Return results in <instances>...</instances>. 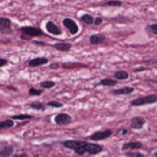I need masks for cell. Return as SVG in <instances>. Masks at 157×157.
<instances>
[{"instance_id":"484cf974","label":"cell","mask_w":157,"mask_h":157,"mask_svg":"<svg viewBox=\"0 0 157 157\" xmlns=\"http://www.w3.org/2000/svg\"><path fill=\"white\" fill-rule=\"evenodd\" d=\"M44 92L43 90L36 89L34 87H31L28 90V94L30 96H39Z\"/></svg>"},{"instance_id":"30bf717a","label":"cell","mask_w":157,"mask_h":157,"mask_svg":"<svg viewBox=\"0 0 157 157\" xmlns=\"http://www.w3.org/2000/svg\"><path fill=\"white\" fill-rule=\"evenodd\" d=\"M135 90V88L132 86H124L123 88L112 89L109 93L113 96H120V95H128L132 93Z\"/></svg>"},{"instance_id":"ba28073f","label":"cell","mask_w":157,"mask_h":157,"mask_svg":"<svg viewBox=\"0 0 157 157\" xmlns=\"http://www.w3.org/2000/svg\"><path fill=\"white\" fill-rule=\"evenodd\" d=\"M63 25L72 35L76 34L79 31V27L76 22L71 18H64L63 20Z\"/></svg>"},{"instance_id":"8992f818","label":"cell","mask_w":157,"mask_h":157,"mask_svg":"<svg viewBox=\"0 0 157 157\" xmlns=\"http://www.w3.org/2000/svg\"><path fill=\"white\" fill-rule=\"evenodd\" d=\"M83 148L86 153L93 155L100 153L103 150V148L99 144L96 143H90L88 142H86Z\"/></svg>"},{"instance_id":"277c9868","label":"cell","mask_w":157,"mask_h":157,"mask_svg":"<svg viewBox=\"0 0 157 157\" xmlns=\"http://www.w3.org/2000/svg\"><path fill=\"white\" fill-rule=\"evenodd\" d=\"M72 121V117L67 113H59L54 117L55 123L59 126L69 125Z\"/></svg>"},{"instance_id":"2e32d148","label":"cell","mask_w":157,"mask_h":157,"mask_svg":"<svg viewBox=\"0 0 157 157\" xmlns=\"http://www.w3.org/2000/svg\"><path fill=\"white\" fill-rule=\"evenodd\" d=\"M53 47L61 52H67L71 50L72 45L69 42H56L53 45Z\"/></svg>"},{"instance_id":"836d02e7","label":"cell","mask_w":157,"mask_h":157,"mask_svg":"<svg viewBox=\"0 0 157 157\" xmlns=\"http://www.w3.org/2000/svg\"><path fill=\"white\" fill-rule=\"evenodd\" d=\"M8 63V60L5 58H0V67L6 66Z\"/></svg>"},{"instance_id":"d6a6232c","label":"cell","mask_w":157,"mask_h":157,"mask_svg":"<svg viewBox=\"0 0 157 157\" xmlns=\"http://www.w3.org/2000/svg\"><path fill=\"white\" fill-rule=\"evenodd\" d=\"M59 67V64L58 63H52L49 65V68L51 69H56Z\"/></svg>"},{"instance_id":"9c48e42d","label":"cell","mask_w":157,"mask_h":157,"mask_svg":"<svg viewBox=\"0 0 157 157\" xmlns=\"http://www.w3.org/2000/svg\"><path fill=\"white\" fill-rule=\"evenodd\" d=\"M146 123L144 118L139 116H134L131 119L130 128L133 129L139 130L142 129Z\"/></svg>"},{"instance_id":"ffe728a7","label":"cell","mask_w":157,"mask_h":157,"mask_svg":"<svg viewBox=\"0 0 157 157\" xmlns=\"http://www.w3.org/2000/svg\"><path fill=\"white\" fill-rule=\"evenodd\" d=\"M118 83V81L115 79H112L110 78H105L101 79L99 82V85L104 86H109V87H112L115 85H117Z\"/></svg>"},{"instance_id":"52a82bcc","label":"cell","mask_w":157,"mask_h":157,"mask_svg":"<svg viewBox=\"0 0 157 157\" xmlns=\"http://www.w3.org/2000/svg\"><path fill=\"white\" fill-rule=\"evenodd\" d=\"M11 20L7 17H0V33L2 34H10L12 33Z\"/></svg>"},{"instance_id":"6da1fadb","label":"cell","mask_w":157,"mask_h":157,"mask_svg":"<svg viewBox=\"0 0 157 157\" xmlns=\"http://www.w3.org/2000/svg\"><path fill=\"white\" fill-rule=\"evenodd\" d=\"M18 29L21 31L20 37L23 40H28L33 37L42 36L45 34L40 28L32 26H23Z\"/></svg>"},{"instance_id":"cb8c5ba5","label":"cell","mask_w":157,"mask_h":157,"mask_svg":"<svg viewBox=\"0 0 157 157\" xmlns=\"http://www.w3.org/2000/svg\"><path fill=\"white\" fill-rule=\"evenodd\" d=\"M11 118L12 120H25L32 119L34 118V116L29 114H18L13 115Z\"/></svg>"},{"instance_id":"8fae6325","label":"cell","mask_w":157,"mask_h":157,"mask_svg":"<svg viewBox=\"0 0 157 157\" xmlns=\"http://www.w3.org/2000/svg\"><path fill=\"white\" fill-rule=\"evenodd\" d=\"M48 63V59L46 57H36L30 59L28 62V66L30 67H36L47 64Z\"/></svg>"},{"instance_id":"f1b7e54d","label":"cell","mask_w":157,"mask_h":157,"mask_svg":"<svg viewBox=\"0 0 157 157\" xmlns=\"http://www.w3.org/2000/svg\"><path fill=\"white\" fill-rule=\"evenodd\" d=\"M128 133V130L123 127H121L116 131V134L119 136H124Z\"/></svg>"},{"instance_id":"5bb4252c","label":"cell","mask_w":157,"mask_h":157,"mask_svg":"<svg viewBox=\"0 0 157 157\" xmlns=\"http://www.w3.org/2000/svg\"><path fill=\"white\" fill-rule=\"evenodd\" d=\"M14 152V147L12 145H3L0 146V156L8 157L12 156Z\"/></svg>"},{"instance_id":"d6986e66","label":"cell","mask_w":157,"mask_h":157,"mask_svg":"<svg viewBox=\"0 0 157 157\" xmlns=\"http://www.w3.org/2000/svg\"><path fill=\"white\" fill-rule=\"evenodd\" d=\"M144 29L148 35L156 36L157 34V24L156 23L148 24L145 26Z\"/></svg>"},{"instance_id":"83f0119b","label":"cell","mask_w":157,"mask_h":157,"mask_svg":"<svg viewBox=\"0 0 157 157\" xmlns=\"http://www.w3.org/2000/svg\"><path fill=\"white\" fill-rule=\"evenodd\" d=\"M124 155L126 156H128V157H144V155L142 154V153L139 152V151H129L125 153Z\"/></svg>"},{"instance_id":"7402d4cb","label":"cell","mask_w":157,"mask_h":157,"mask_svg":"<svg viewBox=\"0 0 157 157\" xmlns=\"http://www.w3.org/2000/svg\"><path fill=\"white\" fill-rule=\"evenodd\" d=\"M80 20L84 23L90 25L93 23L94 18L92 15H91L88 13H85L80 17Z\"/></svg>"},{"instance_id":"5b68a950","label":"cell","mask_w":157,"mask_h":157,"mask_svg":"<svg viewBox=\"0 0 157 157\" xmlns=\"http://www.w3.org/2000/svg\"><path fill=\"white\" fill-rule=\"evenodd\" d=\"M112 133L113 132L111 129H106L102 131H97L92 134L89 137L91 140L99 141L110 137L112 136Z\"/></svg>"},{"instance_id":"44dd1931","label":"cell","mask_w":157,"mask_h":157,"mask_svg":"<svg viewBox=\"0 0 157 157\" xmlns=\"http://www.w3.org/2000/svg\"><path fill=\"white\" fill-rule=\"evenodd\" d=\"M14 125L15 122L11 119H7L0 121V131L11 128L13 127Z\"/></svg>"},{"instance_id":"4316f807","label":"cell","mask_w":157,"mask_h":157,"mask_svg":"<svg viewBox=\"0 0 157 157\" xmlns=\"http://www.w3.org/2000/svg\"><path fill=\"white\" fill-rule=\"evenodd\" d=\"M46 105L53 108H61L64 106V104L56 101H50L46 104Z\"/></svg>"},{"instance_id":"1f68e13d","label":"cell","mask_w":157,"mask_h":157,"mask_svg":"<svg viewBox=\"0 0 157 157\" xmlns=\"http://www.w3.org/2000/svg\"><path fill=\"white\" fill-rule=\"evenodd\" d=\"M103 22V19L100 17H97L95 18H94L93 23L94 25H99Z\"/></svg>"},{"instance_id":"4dcf8cb0","label":"cell","mask_w":157,"mask_h":157,"mask_svg":"<svg viewBox=\"0 0 157 157\" xmlns=\"http://www.w3.org/2000/svg\"><path fill=\"white\" fill-rule=\"evenodd\" d=\"M143 62L147 65H151V64H156L157 61H156V59L155 58H150L147 60H144L143 61Z\"/></svg>"},{"instance_id":"8d00e7d4","label":"cell","mask_w":157,"mask_h":157,"mask_svg":"<svg viewBox=\"0 0 157 157\" xmlns=\"http://www.w3.org/2000/svg\"><path fill=\"white\" fill-rule=\"evenodd\" d=\"M152 156H155V157H157V151H155V153L152 155Z\"/></svg>"},{"instance_id":"d4e9b609","label":"cell","mask_w":157,"mask_h":157,"mask_svg":"<svg viewBox=\"0 0 157 157\" xmlns=\"http://www.w3.org/2000/svg\"><path fill=\"white\" fill-rule=\"evenodd\" d=\"M39 85L42 88L50 89L55 86L56 83L52 80H44L40 82Z\"/></svg>"},{"instance_id":"d590c367","label":"cell","mask_w":157,"mask_h":157,"mask_svg":"<svg viewBox=\"0 0 157 157\" xmlns=\"http://www.w3.org/2000/svg\"><path fill=\"white\" fill-rule=\"evenodd\" d=\"M13 156H17V157H28V155L25 153V152H23L21 153L20 154H15V155H12Z\"/></svg>"},{"instance_id":"e0dca14e","label":"cell","mask_w":157,"mask_h":157,"mask_svg":"<svg viewBox=\"0 0 157 157\" xmlns=\"http://www.w3.org/2000/svg\"><path fill=\"white\" fill-rule=\"evenodd\" d=\"M29 107L36 110H40L44 112L46 110V104L39 101H34L29 104Z\"/></svg>"},{"instance_id":"ac0fdd59","label":"cell","mask_w":157,"mask_h":157,"mask_svg":"<svg viewBox=\"0 0 157 157\" xmlns=\"http://www.w3.org/2000/svg\"><path fill=\"white\" fill-rule=\"evenodd\" d=\"M113 77L118 80H125L129 78V74L126 71L120 70L114 72Z\"/></svg>"},{"instance_id":"3957f363","label":"cell","mask_w":157,"mask_h":157,"mask_svg":"<svg viewBox=\"0 0 157 157\" xmlns=\"http://www.w3.org/2000/svg\"><path fill=\"white\" fill-rule=\"evenodd\" d=\"M157 97L155 94H151L145 96L136 98L131 101V105L133 107H140L145 105H150L156 102Z\"/></svg>"},{"instance_id":"7c38bea8","label":"cell","mask_w":157,"mask_h":157,"mask_svg":"<svg viewBox=\"0 0 157 157\" xmlns=\"http://www.w3.org/2000/svg\"><path fill=\"white\" fill-rule=\"evenodd\" d=\"M143 144L140 141H129L123 144L121 146V150L125 151L126 150H139L142 148Z\"/></svg>"},{"instance_id":"4fadbf2b","label":"cell","mask_w":157,"mask_h":157,"mask_svg":"<svg viewBox=\"0 0 157 157\" xmlns=\"http://www.w3.org/2000/svg\"><path fill=\"white\" fill-rule=\"evenodd\" d=\"M45 29L47 32L55 36H58L62 34V31L60 28L50 20L48 21L45 23Z\"/></svg>"},{"instance_id":"603a6c76","label":"cell","mask_w":157,"mask_h":157,"mask_svg":"<svg viewBox=\"0 0 157 157\" xmlns=\"http://www.w3.org/2000/svg\"><path fill=\"white\" fill-rule=\"evenodd\" d=\"M123 2L120 0H109L108 1L105 2L103 5L105 6L109 7H120L122 6Z\"/></svg>"},{"instance_id":"7a4b0ae2","label":"cell","mask_w":157,"mask_h":157,"mask_svg":"<svg viewBox=\"0 0 157 157\" xmlns=\"http://www.w3.org/2000/svg\"><path fill=\"white\" fill-rule=\"evenodd\" d=\"M86 141L85 140H66L61 142L63 146L66 148L72 150L74 152L79 155L83 156L86 152L83 150V145Z\"/></svg>"},{"instance_id":"e575fe53","label":"cell","mask_w":157,"mask_h":157,"mask_svg":"<svg viewBox=\"0 0 157 157\" xmlns=\"http://www.w3.org/2000/svg\"><path fill=\"white\" fill-rule=\"evenodd\" d=\"M33 43L37 44V45H42V46H44V45H46L47 44L45 43V42L44 41H40V40H34L33 41Z\"/></svg>"},{"instance_id":"f546056e","label":"cell","mask_w":157,"mask_h":157,"mask_svg":"<svg viewBox=\"0 0 157 157\" xmlns=\"http://www.w3.org/2000/svg\"><path fill=\"white\" fill-rule=\"evenodd\" d=\"M150 69H148L147 67H144V66H139L137 67H135L132 69V71L134 72H142V71H145L147 70H149Z\"/></svg>"},{"instance_id":"9a60e30c","label":"cell","mask_w":157,"mask_h":157,"mask_svg":"<svg viewBox=\"0 0 157 157\" xmlns=\"http://www.w3.org/2000/svg\"><path fill=\"white\" fill-rule=\"evenodd\" d=\"M106 37L101 34H93L90 37V42L92 45H99L102 44Z\"/></svg>"}]
</instances>
